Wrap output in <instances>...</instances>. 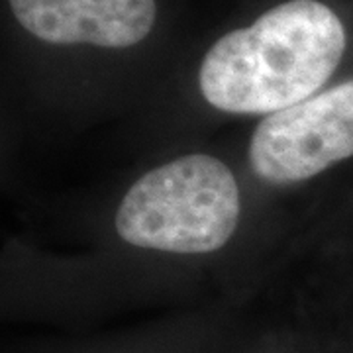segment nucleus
<instances>
[{
  "label": "nucleus",
  "instance_id": "f257e3e1",
  "mask_svg": "<svg viewBox=\"0 0 353 353\" xmlns=\"http://www.w3.org/2000/svg\"><path fill=\"white\" fill-rule=\"evenodd\" d=\"M350 43L345 22L322 0H287L206 51L202 97L230 114H273L318 94Z\"/></svg>",
  "mask_w": 353,
  "mask_h": 353
},
{
  "label": "nucleus",
  "instance_id": "f03ea898",
  "mask_svg": "<svg viewBox=\"0 0 353 353\" xmlns=\"http://www.w3.org/2000/svg\"><path fill=\"white\" fill-rule=\"evenodd\" d=\"M238 222L236 176L206 153L179 157L139 176L116 212L122 240L169 253L216 252Z\"/></svg>",
  "mask_w": 353,
  "mask_h": 353
},
{
  "label": "nucleus",
  "instance_id": "7ed1b4c3",
  "mask_svg": "<svg viewBox=\"0 0 353 353\" xmlns=\"http://www.w3.org/2000/svg\"><path fill=\"white\" fill-rule=\"evenodd\" d=\"M353 157V77L269 114L253 132L250 163L267 183H299Z\"/></svg>",
  "mask_w": 353,
  "mask_h": 353
},
{
  "label": "nucleus",
  "instance_id": "20e7f679",
  "mask_svg": "<svg viewBox=\"0 0 353 353\" xmlns=\"http://www.w3.org/2000/svg\"><path fill=\"white\" fill-rule=\"evenodd\" d=\"M14 18L34 38L55 46L124 50L150 36L155 0H8Z\"/></svg>",
  "mask_w": 353,
  "mask_h": 353
}]
</instances>
